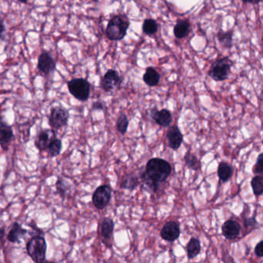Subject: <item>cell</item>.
<instances>
[{
  "label": "cell",
  "mask_w": 263,
  "mask_h": 263,
  "mask_svg": "<svg viewBox=\"0 0 263 263\" xmlns=\"http://www.w3.org/2000/svg\"><path fill=\"white\" fill-rule=\"evenodd\" d=\"M171 173L170 163L158 157L152 158L146 165L145 172L142 174L143 182L151 189L157 191L160 184L166 182Z\"/></svg>",
  "instance_id": "cell-1"
},
{
  "label": "cell",
  "mask_w": 263,
  "mask_h": 263,
  "mask_svg": "<svg viewBox=\"0 0 263 263\" xmlns=\"http://www.w3.org/2000/svg\"><path fill=\"white\" fill-rule=\"evenodd\" d=\"M130 27L128 18L124 15H116L108 22L106 29L108 38L112 41L123 40Z\"/></svg>",
  "instance_id": "cell-2"
},
{
  "label": "cell",
  "mask_w": 263,
  "mask_h": 263,
  "mask_svg": "<svg viewBox=\"0 0 263 263\" xmlns=\"http://www.w3.org/2000/svg\"><path fill=\"white\" fill-rule=\"evenodd\" d=\"M27 251L34 263H40L45 261L47 251V244L45 238L40 235L32 237L27 243Z\"/></svg>",
  "instance_id": "cell-3"
},
{
  "label": "cell",
  "mask_w": 263,
  "mask_h": 263,
  "mask_svg": "<svg viewBox=\"0 0 263 263\" xmlns=\"http://www.w3.org/2000/svg\"><path fill=\"white\" fill-rule=\"evenodd\" d=\"M232 66V61L229 57H221L212 62L208 75L215 81H224L229 77Z\"/></svg>",
  "instance_id": "cell-4"
},
{
  "label": "cell",
  "mask_w": 263,
  "mask_h": 263,
  "mask_svg": "<svg viewBox=\"0 0 263 263\" xmlns=\"http://www.w3.org/2000/svg\"><path fill=\"white\" fill-rule=\"evenodd\" d=\"M67 87L72 96L78 101H87L91 95V83L84 78H74L67 82Z\"/></svg>",
  "instance_id": "cell-5"
},
{
  "label": "cell",
  "mask_w": 263,
  "mask_h": 263,
  "mask_svg": "<svg viewBox=\"0 0 263 263\" xmlns=\"http://www.w3.org/2000/svg\"><path fill=\"white\" fill-rule=\"evenodd\" d=\"M69 117L68 110L62 107H55L51 109L48 123L53 130H58L67 125Z\"/></svg>",
  "instance_id": "cell-6"
},
{
  "label": "cell",
  "mask_w": 263,
  "mask_h": 263,
  "mask_svg": "<svg viewBox=\"0 0 263 263\" xmlns=\"http://www.w3.org/2000/svg\"><path fill=\"white\" fill-rule=\"evenodd\" d=\"M111 187L108 185L99 186L92 196V201L97 209H104L110 202L111 199Z\"/></svg>",
  "instance_id": "cell-7"
},
{
  "label": "cell",
  "mask_w": 263,
  "mask_h": 263,
  "mask_svg": "<svg viewBox=\"0 0 263 263\" xmlns=\"http://www.w3.org/2000/svg\"><path fill=\"white\" fill-rule=\"evenodd\" d=\"M122 78L118 71L113 69L108 70L104 74L101 82V87L105 92H110L116 88H118L122 84Z\"/></svg>",
  "instance_id": "cell-8"
},
{
  "label": "cell",
  "mask_w": 263,
  "mask_h": 263,
  "mask_svg": "<svg viewBox=\"0 0 263 263\" xmlns=\"http://www.w3.org/2000/svg\"><path fill=\"white\" fill-rule=\"evenodd\" d=\"M37 68L41 74L47 76L56 70V62L49 52L44 51L40 53L38 58Z\"/></svg>",
  "instance_id": "cell-9"
},
{
  "label": "cell",
  "mask_w": 263,
  "mask_h": 263,
  "mask_svg": "<svg viewBox=\"0 0 263 263\" xmlns=\"http://www.w3.org/2000/svg\"><path fill=\"white\" fill-rule=\"evenodd\" d=\"M14 138L13 129L4 121L2 116L0 114V146L4 151L9 149Z\"/></svg>",
  "instance_id": "cell-10"
},
{
  "label": "cell",
  "mask_w": 263,
  "mask_h": 263,
  "mask_svg": "<svg viewBox=\"0 0 263 263\" xmlns=\"http://www.w3.org/2000/svg\"><path fill=\"white\" fill-rule=\"evenodd\" d=\"M57 138L55 130L53 129H45L40 131L35 140V146L41 152L46 151L48 146L53 139Z\"/></svg>",
  "instance_id": "cell-11"
},
{
  "label": "cell",
  "mask_w": 263,
  "mask_h": 263,
  "mask_svg": "<svg viewBox=\"0 0 263 263\" xmlns=\"http://www.w3.org/2000/svg\"><path fill=\"white\" fill-rule=\"evenodd\" d=\"M180 226L179 224L174 221L167 222L164 225L161 231V236L167 242H174L180 236Z\"/></svg>",
  "instance_id": "cell-12"
},
{
  "label": "cell",
  "mask_w": 263,
  "mask_h": 263,
  "mask_svg": "<svg viewBox=\"0 0 263 263\" xmlns=\"http://www.w3.org/2000/svg\"><path fill=\"white\" fill-rule=\"evenodd\" d=\"M167 139L169 140V147L174 151H176L182 145L184 137L179 127L177 125H174L170 126L167 131Z\"/></svg>",
  "instance_id": "cell-13"
},
{
  "label": "cell",
  "mask_w": 263,
  "mask_h": 263,
  "mask_svg": "<svg viewBox=\"0 0 263 263\" xmlns=\"http://www.w3.org/2000/svg\"><path fill=\"white\" fill-rule=\"evenodd\" d=\"M222 235L227 239H235L239 236L241 225L235 220L229 219L224 222L222 226Z\"/></svg>",
  "instance_id": "cell-14"
},
{
  "label": "cell",
  "mask_w": 263,
  "mask_h": 263,
  "mask_svg": "<svg viewBox=\"0 0 263 263\" xmlns=\"http://www.w3.org/2000/svg\"><path fill=\"white\" fill-rule=\"evenodd\" d=\"M152 118L157 124L163 127H169L172 122V115L167 109L152 110Z\"/></svg>",
  "instance_id": "cell-15"
},
{
  "label": "cell",
  "mask_w": 263,
  "mask_h": 263,
  "mask_svg": "<svg viewBox=\"0 0 263 263\" xmlns=\"http://www.w3.org/2000/svg\"><path fill=\"white\" fill-rule=\"evenodd\" d=\"M27 231L18 222H14L8 233L7 239L11 243H19L20 239L27 235Z\"/></svg>",
  "instance_id": "cell-16"
},
{
  "label": "cell",
  "mask_w": 263,
  "mask_h": 263,
  "mask_svg": "<svg viewBox=\"0 0 263 263\" xmlns=\"http://www.w3.org/2000/svg\"><path fill=\"white\" fill-rule=\"evenodd\" d=\"M191 31V24L187 19H178L174 27V35L177 39L185 38Z\"/></svg>",
  "instance_id": "cell-17"
},
{
  "label": "cell",
  "mask_w": 263,
  "mask_h": 263,
  "mask_svg": "<svg viewBox=\"0 0 263 263\" xmlns=\"http://www.w3.org/2000/svg\"><path fill=\"white\" fill-rule=\"evenodd\" d=\"M114 229V222L111 218H104L101 223V236L104 243H110Z\"/></svg>",
  "instance_id": "cell-18"
},
{
  "label": "cell",
  "mask_w": 263,
  "mask_h": 263,
  "mask_svg": "<svg viewBox=\"0 0 263 263\" xmlns=\"http://www.w3.org/2000/svg\"><path fill=\"white\" fill-rule=\"evenodd\" d=\"M160 80H161V76L155 69L152 66H149L147 68L143 76V80L147 85L149 87H155L158 85Z\"/></svg>",
  "instance_id": "cell-19"
},
{
  "label": "cell",
  "mask_w": 263,
  "mask_h": 263,
  "mask_svg": "<svg viewBox=\"0 0 263 263\" xmlns=\"http://www.w3.org/2000/svg\"><path fill=\"white\" fill-rule=\"evenodd\" d=\"M186 252H187V258L189 260H192L196 257L201 252L200 241L196 238H191L186 246Z\"/></svg>",
  "instance_id": "cell-20"
},
{
  "label": "cell",
  "mask_w": 263,
  "mask_h": 263,
  "mask_svg": "<svg viewBox=\"0 0 263 263\" xmlns=\"http://www.w3.org/2000/svg\"><path fill=\"white\" fill-rule=\"evenodd\" d=\"M217 173H218V176L220 180L223 182H228L232 176V167L228 163L221 162L218 165Z\"/></svg>",
  "instance_id": "cell-21"
},
{
  "label": "cell",
  "mask_w": 263,
  "mask_h": 263,
  "mask_svg": "<svg viewBox=\"0 0 263 263\" xmlns=\"http://www.w3.org/2000/svg\"><path fill=\"white\" fill-rule=\"evenodd\" d=\"M184 161L186 162V166L191 170H199L201 169V161H199L198 157L190 151L186 152V155L184 157Z\"/></svg>",
  "instance_id": "cell-22"
},
{
  "label": "cell",
  "mask_w": 263,
  "mask_h": 263,
  "mask_svg": "<svg viewBox=\"0 0 263 263\" xmlns=\"http://www.w3.org/2000/svg\"><path fill=\"white\" fill-rule=\"evenodd\" d=\"M232 35V31H226V32L223 31H219L217 33V37H218L220 44H222L224 47L230 49V48L232 47L233 46Z\"/></svg>",
  "instance_id": "cell-23"
},
{
  "label": "cell",
  "mask_w": 263,
  "mask_h": 263,
  "mask_svg": "<svg viewBox=\"0 0 263 263\" xmlns=\"http://www.w3.org/2000/svg\"><path fill=\"white\" fill-rule=\"evenodd\" d=\"M139 179L135 174H127L122 180L121 187L124 189L134 190L139 186Z\"/></svg>",
  "instance_id": "cell-24"
},
{
  "label": "cell",
  "mask_w": 263,
  "mask_h": 263,
  "mask_svg": "<svg viewBox=\"0 0 263 263\" xmlns=\"http://www.w3.org/2000/svg\"><path fill=\"white\" fill-rule=\"evenodd\" d=\"M142 31L147 35L155 34L158 31V24L153 19H146L142 25Z\"/></svg>",
  "instance_id": "cell-25"
},
{
  "label": "cell",
  "mask_w": 263,
  "mask_h": 263,
  "mask_svg": "<svg viewBox=\"0 0 263 263\" xmlns=\"http://www.w3.org/2000/svg\"><path fill=\"white\" fill-rule=\"evenodd\" d=\"M62 151V141L61 139H53L50 144L48 146L47 152L48 155L51 157H56V156L59 155Z\"/></svg>",
  "instance_id": "cell-26"
},
{
  "label": "cell",
  "mask_w": 263,
  "mask_h": 263,
  "mask_svg": "<svg viewBox=\"0 0 263 263\" xmlns=\"http://www.w3.org/2000/svg\"><path fill=\"white\" fill-rule=\"evenodd\" d=\"M56 187H57V194L61 195L62 199H64L68 194L71 186L67 181L65 180L64 178H58L56 183Z\"/></svg>",
  "instance_id": "cell-27"
},
{
  "label": "cell",
  "mask_w": 263,
  "mask_h": 263,
  "mask_svg": "<svg viewBox=\"0 0 263 263\" xmlns=\"http://www.w3.org/2000/svg\"><path fill=\"white\" fill-rule=\"evenodd\" d=\"M251 186L254 195L260 196L263 192V178L262 175H256L251 181Z\"/></svg>",
  "instance_id": "cell-28"
},
{
  "label": "cell",
  "mask_w": 263,
  "mask_h": 263,
  "mask_svg": "<svg viewBox=\"0 0 263 263\" xmlns=\"http://www.w3.org/2000/svg\"><path fill=\"white\" fill-rule=\"evenodd\" d=\"M129 126V120L127 118V115L125 114H120L118 117L116 127L118 132L122 135H125L127 131V128Z\"/></svg>",
  "instance_id": "cell-29"
},
{
  "label": "cell",
  "mask_w": 263,
  "mask_h": 263,
  "mask_svg": "<svg viewBox=\"0 0 263 263\" xmlns=\"http://www.w3.org/2000/svg\"><path fill=\"white\" fill-rule=\"evenodd\" d=\"M263 172V154H260L256 165L253 167V173L256 175H262Z\"/></svg>",
  "instance_id": "cell-30"
},
{
  "label": "cell",
  "mask_w": 263,
  "mask_h": 263,
  "mask_svg": "<svg viewBox=\"0 0 263 263\" xmlns=\"http://www.w3.org/2000/svg\"><path fill=\"white\" fill-rule=\"evenodd\" d=\"M258 222L255 218H248L244 220V225L246 229H255L257 226Z\"/></svg>",
  "instance_id": "cell-31"
},
{
  "label": "cell",
  "mask_w": 263,
  "mask_h": 263,
  "mask_svg": "<svg viewBox=\"0 0 263 263\" xmlns=\"http://www.w3.org/2000/svg\"><path fill=\"white\" fill-rule=\"evenodd\" d=\"M255 253L259 258H262L263 256V242L260 241V243L256 245L255 248Z\"/></svg>",
  "instance_id": "cell-32"
},
{
  "label": "cell",
  "mask_w": 263,
  "mask_h": 263,
  "mask_svg": "<svg viewBox=\"0 0 263 263\" xmlns=\"http://www.w3.org/2000/svg\"><path fill=\"white\" fill-rule=\"evenodd\" d=\"M92 109L93 110H102L104 109V105L102 103L97 101V102L93 103L92 105Z\"/></svg>",
  "instance_id": "cell-33"
},
{
  "label": "cell",
  "mask_w": 263,
  "mask_h": 263,
  "mask_svg": "<svg viewBox=\"0 0 263 263\" xmlns=\"http://www.w3.org/2000/svg\"><path fill=\"white\" fill-rule=\"evenodd\" d=\"M5 31H6V26L4 24L3 21L0 19V40L2 38Z\"/></svg>",
  "instance_id": "cell-34"
},
{
  "label": "cell",
  "mask_w": 263,
  "mask_h": 263,
  "mask_svg": "<svg viewBox=\"0 0 263 263\" xmlns=\"http://www.w3.org/2000/svg\"><path fill=\"white\" fill-rule=\"evenodd\" d=\"M223 261L225 263H236L233 260V258L229 256V254H228L227 256H223Z\"/></svg>",
  "instance_id": "cell-35"
},
{
  "label": "cell",
  "mask_w": 263,
  "mask_h": 263,
  "mask_svg": "<svg viewBox=\"0 0 263 263\" xmlns=\"http://www.w3.org/2000/svg\"><path fill=\"white\" fill-rule=\"evenodd\" d=\"M4 236H5V229L3 228H0V247H1V243L3 240Z\"/></svg>",
  "instance_id": "cell-36"
},
{
  "label": "cell",
  "mask_w": 263,
  "mask_h": 263,
  "mask_svg": "<svg viewBox=\"0 0 263 263\" xmlns=\"http://www.w3.org/2000/svg\"><path fill=\"white\" fill-rule=\"evenodd\" d=\"M56 263L55 262H50V261H46V260H45V261L42 262V263Z\"/></svg>",
  "instance_id": "cell-37"
}]
</instances>
